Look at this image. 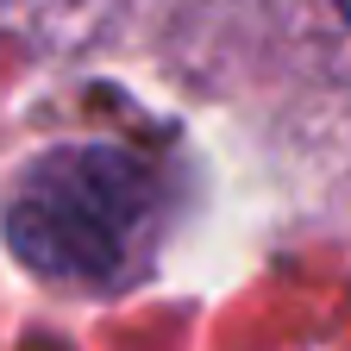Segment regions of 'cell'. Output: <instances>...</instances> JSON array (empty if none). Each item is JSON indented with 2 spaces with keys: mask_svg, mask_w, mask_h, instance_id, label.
I'll list each match as a JSON object with an SVG mask.
<instances>
[{
  "mask_svg": "<svg viewBox=\"0 0 351 351\" xmlns=\"http://www.w3.org/2000/svg\"><path fill=\"white\" fill-rule=\"evenodd\" d=\"M339 13H345V19H351V0H339Z\"/></svg>",
  "mask_w": 351,
  "mask_h": 351,
  "instance_id": "cell-2",
  "label": "cell"
},
{
  "mask_svg": "<svg viewBox=\"0 0 351 351\" xmlns=\"http://www.w3.org/2000/svg\"><path fill=\"white\" fill-rule=\"evenodd\" d=\"M157 213V176L119 145L44 151L7 201V245L51 282L113 289L145 263Z\"/></svg>",
  "mask_w": 351,
  "mask_h": 351,
  "instance_id": "cell-1",
  "label": "cell"
}]
</instances>
